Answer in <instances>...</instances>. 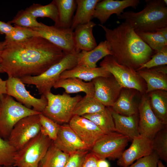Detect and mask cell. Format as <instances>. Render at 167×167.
Listing matches in <instances>:
<instances>
[{
  "label": "cell",
  "mask_w": 167,
  "mask_h": 167,
  "mask_svg": "<svg viewBox=\"0 0 167 167\" xmlns=\"http://www.w3.org/2000/svg\"><path fill=\"white\" fill-rule=\"evenodd\" d=\"M4 42L0 63L8 77L20 79L40 75L60 61L63 55L59 48L39 36L20 43Z\"/></svg>",
  "instance_id": "obj_1"
},
{
  "label": "cell",
  "mask_w": 167,
  "mask_h": 167,
  "mask_svg": "<svg viewBox=\"0 0 167 167\" xmlns=\"http://www.w3.org/2000/svg\"><path fill=\"white\" fill-rule=\"evenodd\" d=\"M99 25L104 31L112 55L118 63L136 71L151 59L153 50L126 22L113 29L101 24Z\"/></svg>",
  "instance_id": "obj_2"
},
{
  "label": "cell",
  "mask_w": 167,
  "mask_h": 167,
  "mask_svg": "<svg viewBox=\"0 0 167 167\" xmlns=\"http://www.w3.org/2000/svg\"><path fill=\"white\" fill-rule=\"evenodd\" d=\"M138 12H124L118 17L127 23L135 32H156L167 27V7L163 0H146Z\"/></svg>",
  "instance_id": "obj_3"
},
{
  "label": "cell",
  "mask_w": 167,
  "mask_h": 167,
  "mask_svg": "<svg viewBox=\"0 0 167 167\" xmlns=\"http://www.w3.org/2000/svg\"><path fill=\"white\" fill-rule=\"evenodd\" d=\"M79 52L63 53V56L60 61L41 74L37 76L24 77L20 79L24 84L35 85L40 94L45 96L51 92L52 88L63 72L71 69L77 65Z\"/></svg>",
  "instance_id": "obj_4"
},
{
  "label": "cell",
  "mask_w": 167,
  "mask_h": 167,
  "mask_svg": "<svg viewBox=\"0 0 167 167\" xmlns=\"http://www.w3.org/2000/svg\"><path fill=\"white\" fill-rule=\"evenodd\" d=\"M40 113L29 109L7 94L0 99V137L7 140L15 125L21 119Z\"/></svg>",
  "instance_id": "obj_5"
},
{
  "label": "cell",
  "mask_w": 167,
  "mask_h": 167,
  "mask_svg": "<svg viewBox=\"0 0 167 167\" xmlns=\"http://www.w3.org/2000/svg\"><path fill=\"white\" fill-rule=\"evenodd\" d=\"M45 96L47 104L41 113L59 124L69 123L75 105L82 98L79 95L71 97L65 92L62 94L50 92Z\"/></svg>",
  "instance_id": "obj_6"
},
{
  "label": "cell",
  "mask_w": 167,
  "mask_h": 167,
  "mask_svg": "<svg viewBox=\"0 0 167 167\" xmlns=\"http://www.w3.org/2000/svg\"><path fill=\"white\" fill-rule=\"evenodd\" d=\"M53 141L40 132L16 152L14 166L38 167Z\"/></svg>",
  "instance_id": "obj_7"
},
{
  "label": "cell",
  "mask_w": 167,
  "mask_h": 167,
  "mask_svg": "<svg viewBox=\"0 0 167 167\" xmlns=\"http://www.w3.org/2000/svg\"><path fill=\"white\" fill-rule=\"evenodd\" d=\"M100 66L109 71L122 88L143 91L142 79L137 71L131 67L118 63L112 55L104 57Z\"/></svg>",
  "instance_id": "obj_8"
},
{
  "label": "cell",
  "mask_w": 167,
  "mask_h": 167,
  "mask_svg": "<svg viewBox=\"0 0 167 167\" xmlns=\"http://www.w3.org/2000/svg\"><path fill=\"white\" fill-rule=\"evenodd\" d=\"M130 140L128 137L118 132H111L97 140L90 150L99 159L118 160Z\"/></svg>",
  "instance_id": "obj_9"
},
{
  "label": "cell",
  "mask_w": 167,
  "mask_h": 167,
  "mask_svg": "<svg viewBox=\"0 0 167 167\" xmlns=\"http://www.w3.org/2000/svg\"><path fill=\"white\" fill-rule=\"evenodd\" d=\"M39 114L23 118L13 128L7 141L17 152L41 132Z\"/></svg>",
  "instance_id": "obj_10"
},
{
  "label": "cell",
  "mask_w": 167,
  "mask_h": 167,
  "mask_svg": "<svg viewBox=\"0 0 167 167\" xmlns=\"http://www.w3.org/2000/svg\"><path fill=\"white\" fill-rule=\"evenodd\" d=\"M37 36L42 37L56 46L65 53L80 52L75 49L73 39V30L71 28L48 26L42 23L39 28H31Z\"/></svg>",
  "instance_id": "obj_11"
},
{
  "label": "cell",
  "mask_w": 167,
  "mask_h": 167,
  "mask_svg": "<svg viewBox=\"0 0 167 167\" xmlns=\"http://www.w3.org/2000/svg\"><path fill=\"white\" fill-rule=\"evenodd\" d=\"M6 94L15 98L17 101L28 108L41 113L47 104L46 96L41 95L36 98L27 91L24 84L19 78L8 77L6 80Z\"/></svg>",
  "instance_id": "obj_12"
},
{
  "label": "cell",
  "mask_w": 167,
  "mask_h": 167,
  "mask_svg": "<svg viewBox=\"0 0 167 167\" xmlns=\"http://www.w3.org/2000/svg\"><path fill=\"white\" fill-rule=\"evenodd\" d=\"M92 81L94 85V97L105 107H112L122 88L113 76L98 77Z\"/></svg>",
  "instance_id": "obj_13"
},
{
  "label": "cell",
  "mask_w": 167,
  "mask_h": 167,
  "mask_svg": "<svg viewBox=\"0 0 167 167\" xmlns=\"http://www.w3.org/2000/svg\"><path fill=\"white\" fill-rule=\"evenodd\" d=\"M138 109L139 134L152 140L156 133L167 126L162 124L154 113L150 106L149 98L145 96L142 98Z\"/></svg>",
  "instance_id": "obj_14"
},
{
  "label": "cell",
  "mask_w": 167,
  "mask_h": 167,
  "mask_svg": "<svg viewBox=\"0 0 167 167\" xmlns=\"http://www.w3.org/2000/svg\"><path fill=\"white\" fill-rule=\"evenodd\" d=\"M68 124L90 150L97 140L107 134L90 120L81 116L74 115Z\"/></svg>",
  "instance_id": "obj_15"
},
{
  "label": "cell",
  "mask_w": 167,
  "mask_h": 167,
  "mask_svg": "<svg viewBox=\"0 0 167 167\" xmlns=\"http://www.w3.org/2000/svg\"><path fill=\"white\" fill-rule=\"evenodd\" d=\"M130 147L124 150L118 159L117 165L120 167H128L135 161L151 154L153 150L152 140L140 135L132 140Z\"/></svg>",
  "instance_id": "obj_16"
},
{
  "label": "cell",
  "mask_w": 167,
  "mask_h": 167,
  "mask_svg": "<svg viewBox=\"0 0 167 167\" xmlns=\"http://www.w3.org/2000/svg\"><path fill=\"white\" fill-rule=\"evenodd\" d=\"M139 3V0H100L96 5L93 18L97 19L103 25L112 14L118 17L125 8L130 7L136 9Z\"/></svg>",
  "instance_id": "obj_17"
},
{
  "label": "cell",
  "mask_w": 167,
  "mask_h": 167,
  "mask_svg": "<svg viewBox=\"0 0 167 167\" xmlns=\"http://www.w3.org/2000/svg\"><path fill=\"white\" fill-rule=\"evenodd\" d=\"M53 143L58 149L69 155L78 151L90 150L67 123L60 125Z\"/></svg>",
  "instance_id": "obj_18"
},
{
  "label": "cell",
  "mask_w": 167,
  "mask_h": 167,
  "mask_svg": "<svg viewBox=\"0 0 167 167\" xmlns=\"http://www.w3.org/2000/svg\"><path fill=\"white\" fill-rule=\"evenodd\" d=\"M157 67L136 71L147 83L146 93L157 90L167 91V66Z\"/></svg>",
  "instance_id": "obj_19"
},
{
  "label": "cell",
  "mask_w": 167,
  "mask_h": 167,
  "mask_svg": "<svg viewBox=\"0 0 167 167\" xmlns=\"http://www.w3.org/2000/svg\"><path fill=\"white\" fill-rule=\"evenodd\" d=\"M96 25L91 21L88 23L77 26L73 31V39L77 50L89 51L97 46L92 30Z\"/></svg>",
  "instance_id": "obj_20"
},
{
  "label": "cell",
  "mask_w": 167,
  "mask_h": 167,
  "mask_svg": "<svg viewBox=\"0 0 167 167\" xmlns=\"http://www.w3.org/2000/svg\"><path fill=\"white\" fill-rule=\"evenodd\" d=\"M111 109L116 132L128 137L131 140L140 135L137 114L124 116L116 113L111 108Z\"/></svg>",
  "instance_id": "obj_21"
},
{
  "label": "cell",
  "mask_w": 167,
  "mask_h": 167,
  "mask_svg": "<svg viewBox=\"0 0 167 167\" xmlns=\"http://www.w3.org/2000/svg\"><path fill=\"white\" fill-rule=\"evenodd\" d=\"M112 75L102 67L90 68L77 65L71 69L63 72L59 79L75 78L89 82L97 77H108Z\"/></svg>",
  "instance_id": "obj_22"
},
{
  "label": "cell",
  "mask_w": 167,
  "mask_h": 167,
  "mask_svg": "<svg viewBox=\"0 0 167 167\" xmlns=\"http://www.w3.org/2000/svg\"><path fill=\"white\" fill-rule=\"evenodd\" d=\"M108 55H112L109 45L106 40L102 41L90 51H81L78 54L77 65L90 68L96 67L97 62Z\"/></svg>",
  "instance_id": "obj_23"
},
{
  "label": "cell",
  "mask_w": 167,
  "mask_h": 167,
  "mask_svg": "<svg viewBox=\"0 0 167 167\" xmlns=\"http://www.w3.org/2000/svg\"><path fill=\"white\" fill-rule=\"evenodd\" d=\"M55 89L62 88L67 94L84 92L86 96L94 97V85L92 82H85L82 80L75 78L59 79L54 85Z\"/></svg>",
  "instance_id": "obj_24"
},
{
  "label": "cell",
  "mask_w": 167,
  "mask_h": 167,
  "mask_svg": "<svg viewBox=\"0 0 167 167\" xmlns=\"http://www.w3.org/2000/svg\"><path fill=\"white\" fill-rule=\"evenodd\" d=\"M131 89L122 88L112 109L120 114L129 116L137 114L138 110L134 100V92Z\"/></svg>",
  "instance_id": "obj_25"
},
{
  "label": "cell",
  "mask_w": 167,
  "mask_h": 167,
  "mask_svg": "<svg viewBox=\"0 0 167 167\" xmlns=\"http://www.w3.org/2000/svg\"><path fill=\"white\" fill-rule=\"evenodd\" d=\"M99 0H75L77 9L71 28L74 31L78 25L88 23L93 18L95 6Z\"/></svg>",
  "instance_id": "obj_26"
},
{
  "label": "cell",
  "mask_w": 167,
  "mask_h": 167,
  "mask_svg": "<svg viewBox=\"0 0 167 167\" xmlns=\"http://www.w3.org/2000/svg\"><path fill=\"white\" fill-rule=\"evenodd\" d=\"M150 93V104L152 111L162 123L167 126V92L157 90Z\"/></svg>",
  "instance_id": "obj_27"
},
{
  "label": "cell",
  "mask_w": 167,
  "mask_h": 167,
  "mask_svg": "<svg viewBox=\"0 0 167 167\" xmlns=\"http://www.w3.org/2000/svg\"><path fill=\"white\" fill-rule=\"evenodd\" d=\"M81 116L90 120L106 134L116 132L111 107H106L100 112Z\"/></svg>",
  "instance_id": "obj_28"
},
{
  "label": "cell",
  "mask_w": 167,
  "mask_h": 167,
  "mask_svg": "<svg viewBox=\"0 0 167 167\" xmlns=\"http://www.w3.org/2000/svg\"><path fill=\"white\" fill-rule=\"evenodd\" d=\"M69 156L58 149L53 141L38 167H64Z\"/></svg>",
  "instance_id": "obj_29"
},
{
  "label": "cell",
  "mask_w": 167,
  "mask_h": 167,
  "mask_svg": "<svg viewBox=\"0 0 167 167\" xmlns=\"http://www.w3.org/2000/svg\"><path fill=\"white\" fill-rule=\"evenodd\" d=\"M25 10L36 19L49 18L54 22L55 26L59 27L58 11L55 0L45 5L33 3Z\"/></svg>",
  "instance_id": "obj_30"
},
{
  "label": "cell",
  "mask_w": 167,
  "mask_h": 167,
  "mask_svg": "<svg viewBox=\"0 0 167 167\" xmlns=\"http://www.w3.org/2000/svg\"><path fill=\"white\" fill-rule=\"evenodd\" d=\"M57 6L59 27L71 28L76 4L74 0H55Z\"/></svg>",
  "instance_id": "obj_31"
},
{
  "label": "cell",
  "mask_w": 167,
  "mask_h": 167,
  "mask_svg": "<svg viewBox=\"0 0 167 167\" xmlns=\"http://www.w3.org/2000/svg\"><path fill=\"white\" fill-rule=\"evenodd\" d=\"M106 107L94 97L84 96L75 105L73 112L74 115L82 116L100 112Z\"/></svg>",
  "instance_id": "obj_32"
},
{
  "label": "cell",
  "mask_w": 167,
  "mask_h": 167,
  "mask_svg": "<svg viewBox=\"0 0 167 167\" xmlns=\"http://www.w3.org/2000/svg\"><path fill=\"white\" fill-rule=\"evenodd\" d=\"M136 33L152 49L156 52L167 46V40L157 32Z\"/></svg>",
  "instance_id": "obj_33"
},
{
  "label": "cell",
  "mask_w": 167,
  "mask_h": 167,
  "mask_svg": "<svg viewBox=\"0 0 167 167\" xmlns=\"http://www.w3.org/2000/svg\"><path fill=\"white\" fill-rule=\"evenodd\" d=\"M152 148L159 158L167 163V127L159 131L152 140Z\"/></svg>",
  "instance_id": "obj_34"
},
{
  "label": "cell",
  "mask_w": 167,
  "mask_h": 167,
  "mask_svg": "<svg viewBox=\"0 0 167 167\" xmlns=\"http://www.w3.org/2000/svg\"><path fill=\"white\" fill-rule=\"evenodd\" d=\"M35 36L37 35L32 28L15 25L12 30L5 35L4 41L6 43H20Z\"/></svg>",
  "instance_id": "obj_35"
},
{
  "label": "cell",
  "mask_w": 167,
  "mask_h": 167,
  "mask_svg": "<svg viewBox=\"0 0 167 167\" xmlns=\"http://www.w3.org/2000/svg\"><path fill=\"white\" fill-rule=\"evenodd\" d=\"M7 23L10 24H14L15 25L18 26L29 28L40 27L43 23L38 22L36 18L25 10L19 11L13 19Z\"/></svg>",
  "instance_id": "obj_36"
},
{
  "label": "cell",
  "mask_w": 167,
  "mask_h": 167,
  "mask_svg": "<svg viewBox=\"0 0 167 167\" xmlns=\"http://www.w3.org/2000/svg\"><path fill=\"white\" fill-rule=\"evenodd\" d=\"M41 126V132L53 141L56 139L60 125L41 113L39 114Z\"/></svg>",
  "instance_id": "obj_37"
},
{
  "label": "cell",
  "mask_w": 167,
  "mask_h": 167,
  "mask_svg": "<svg viewBox=\"0 0 167 167\" xmlns=\"http://www.w3.org/2000/svg\"><path fill=\"white\" fill-rule=\"evenodd\" d=\"M16 152L7 140L0 137V166L13 165Z\"/></svg>",
  "instance_id": "obj_38"
},
{
  "label": "cell",
  "mask_w": 167,
  "mask_h": 167,
  "mask_svg": "<svg viewBox=\"0 0 167 167\" xmlns=\"http://www.w3.org/2000/svg\"><path fill=\"white\" fill-rule=\"evenodd\" d=\"M167 64V46L156 52L149 61L142 64L136 71L165 65Z\"/></svg>",
  "instance_id": "obj_39"
},
{
  "label": "cell",
  "mask_w": 167,
  "mask_h": 167,
  "mask_svg": "<svg viewBox=\"0 0 167 167\" xmlns=\"http://www.w3.org/2000/svg\"><path fill=\"white\" fill-rule=\"evenodd\" d=\"M159 157L153 151L151 154L142 157L128 167H157Z\"/></svg>",
  "instance_id": "obj_40"
},
{
  "label": "cell",
  "mask_w": 167,
  "mask_h": 167,
  "mask_svg": "<svg viewBox=\"0 0 167 167\" xmlns=\"http://www.w3.org/2000/svg\"><path fill=\"white\" fill-rule=\"evenodd\" d=\"M88 152V150H79L70 155L64 167H82L85 156Z\"/></svg>",
  "instance_id": "obj_41"
},
{
  "label": "cell",
  "mask_w": 167,
  "mask_h": 167,
  "mask_svg": "<svg viewBox=\"0 0 167 167\" xmlns=\"http://www.w3.org/2000/svg\"><path fill=\"white\" fill-rule=\"evenodd\" d=\"M99 158L92 152H88L86 155L82 167H98L97 162Z\"/></svg>",
  "instance_id": "obj_42"
},
{
  "label": "cell",
  "mask_w": 167,
  "mask_h": 167,
  "mask_svg": "<svg viewBox=\"0 0 167 167\" xmlns=\"http://www.w3.org/2000/svg\"><path fill=\"white\" fill-rule=\"evenodd\" d=\"M5 45L4 41H0V53ZM3 73L4 72L0 63V73ZM5 94H6V80H3L0 77V99Z\"/></svg>",
  "instance_id": "obj_43"
},
{
  "label": "cell",
  "mask_w": 167,
  "mask_h": 167,
  "mask_svg": "<svg viewBox=\"0 0 167 167\" xmlns=\"http://www.w3.org/2000/svg\"><path fill=\"white\" fill-rule=\"evenodd\" d=\"M14 28V26L11 24L0 20V34H7L10 33Z\"/></svg>",
  "instance_id": "obj_44"
},
{
  "label": "cell",
  "mask_w": 167,
  "mask_h": 167,
  "mask_svg": "<svg viewBox=\"0 0 167 167\" xmlns=\"http://www.w3.org/2000/svg\"><path fill=\"white\" fill-rule=\"evenodd\" d=\"M97 165L98 167H110L109 163L105 159H98Z\"/></svg>",
  "instance_id": "obj_45"
},
{
  "label": "cell",
  "mask_w": 167,
  "mask_h": 167,
  "mask_svg": "<svg viewBox=\"0 0 167 167\" xmlns=\"http://www.w3.org/2000/svg\"><path fill=\"white\" fill-rule=\"evenodd\" d=\"M156 32L160 34L166 40H167V27L162 28Z\"/></svg>",
  "instance_id": "obj_46"
},
{
  "label": "cell",
  "mask_w": 167,
  "mask_h": 167,
  "mask_svg": "<svg viewBox=\"0 0 167 167\" xmlns=\"http://www.w3.org/2000/svg\"><path fill=\"white\" fill-rule=\"evenodd\" d=\"M157 167H165L163 165L162 161L161 160H159L157 163Z\"/></svg>",
  "instance_id": "obj_47"
},
{
  "label": "cell",
  "mask_w": 167,
  "mask_h": 167,
  "mask_svg": "<svg viewBox=\"0 0 167 167\" xmlns=\"http://www.w3.org/2000/svg\"><path fill=\"white\" fill-rule=\"evenodd\" d=\"M0 167H14L13 165H3L0 166Z\"/></svg>",
  "instance_id": "obj_48"
},
{
  "label": "cell",
  "mask_w": 167,
  "mask_h": 167,
  "mask_svg": "<svg viewBox=\"0 0 167 167\" xmlns=\"http://www.w3.org/2000/svg\"><path fill=\"white\" fill-rule=\"evenodd\" d=\"M165 3L166 5H167V0H163Z\"/></svg>",
  "instance_id": "obj_49"
},
{
  "label": "cell",
  "mask_w": 167,
  "mask_h": 167,
  "mask_svg": "<svg viewBox=\"0 0 167 167\" xmlns=\"http://www.w3.org/2000/svg\"></svg>",
  "instance_id": "obj_50"
}]
</instances>
